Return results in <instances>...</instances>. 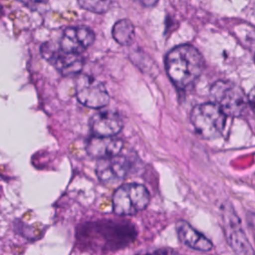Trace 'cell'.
I'll list each match as a JSON object with an SVG mask.
<instances>
[{"instance_id":"6","label":"cell","mask_w":255,"mask_h":255,"mask_svg":"<svg viewBox=\"0 0 255 255\" xmlns=\"http://www.w3.org/2000/svg\"><path fill=\"white\" fill-rule=\"evenodd\" d=\"M78 101L91 109H101L108 105L110 97L104 84L93 77L81 75L76 81Z\"/></svg>"},{"instance_id":"1","label":"cell","mask_w":255,"mask_h":255,"mask_svg":"<svg viewBox=\"0 0 255 255\" xmlns=\"http://www.w3.org/2000/svg\"><path fill=\"white\" fill-rule=\"evenodd\" d=\"M204 67L201 54L191 45H179L170 50L165 58V70L171 82L179 89L190 87Z\"/></svg>"},{"instance_id":"12","label":"cell","mask_w":255,"mask_h":255,"mask_svg":"<svg viewBox=\"0 0 255 255\" xmlns=\"http://www.w3.org/2000/svg\"><path fill=\"white\" fill-rule=\"evenodd\" d=\"M175 229L179 240L188 247L198 251H209L212 249V242L195 230L188 222L184 220L177 221Z\"/></svg>"},{"instance_id":"7","label":"cell","mask_w":255,"mask_h":255,"mask_svg":"<svg viewBox=\"0 0 255 255\" xmlns=\"http://www.w3.org/2000/svg\"><path fill=\"white\" fill-rule=\"evenodd\" d=\"M128 168V158L124 155L116 154L99 158L96 166V174L104 184L114 185L127 176Z\"/></svg>"},{"instance_id":"8","label":"cell","mask_w":255,"mask_h":255,"mask_svg":"<svg viewBox=\"0 0 255 255\" xmlns=\"http://www.w3.org/2000/svg\"><path fill=\"white\" fill-rule=\"evenodd\" d=\"M224 231L230 247L237 255H254L253 248L249 243L244 231L241 228L240 221L232 208L225 209Z\"/></svg>"},{"instance_id":"5","label":"cell","mask_w":255,"mask_h":255,"mask_svg":"<svg viewBox=\"0 0 255 255\" xmlns=\"http://www.w3.org/2000/svg\"><path fill=\"white\" fill-rule=\"evenodd\" d=\"M41 54L56 70L67 77L79 74L83 68L84 61L80 54L66 52L60 45L47 42L42 45Z\"/></svg>"},{"instance_id":"14","label":"cell","mask_w":255,"mask_h":255,"mask_svg":"<svg viewBox=\"0 0 255 255\" xmlns=\"http://www.w3.org/2000/svg\"><path fill=\"white\" fill-rule=\"evenodd\" d=\"M78 3L85 10L102 14L110 9L112 0H78Z\"/></svg>"},{"instance_id":"10","label":"cell","mask_w":255,"mask_h":255,"mask_svg":"<svg viewBox=\"0 0 255 255\" xmlns=\"http://www.w3.org/2000/svg\"><path fill=\"white\" fill-rule=\"evenodd\" d=\"M123 120L119 114L113 111H102L93 115L90 127L97 136H115L123 128Z\"/></svg>"},{"instance_id":"13","label":"cell","mask_w":255,"mask_h":255,"mask_svg":"<svg viewBox=\"0 0 255 255\" xmlns=\"http://www.w3.org/2000/svg\"><path fill=\"white\" fill-rule=\"evenodd\" d=\"M112 35L117 43L124 46L130 45L134 40V27L128 19L120 20L114 25Z\"/></svg>"},{"instance_id":"16","label":"cell","mask_w":255,"mask_h":255,"mask_svg":"<svg viewBox=\"0 0 255 255\" xmlns=\"http://www.w3.org/2000/svg\"><path fill=\"white\" fill-rule=\"evenodd\" d=\"M136 1L144 7H152L158 2V0H136Z\"/></svg>"},{"instance_id":"2","label":"cell","mask_w":255,"mask_h":255,"mask_svg":"<svg viewBox=\"0 0 255 255\" xmlns=\"http://www.w3.org/2000/svg\"><path fill=\"white\" fill-rule=\"evenodd\" d=\"M190 121L195 131L203 138L212 139L222 134L226 115L214 103L195 106L190 113Z\"/></svg>"},{"instance_id":"4","label":"cell","mask_w":255,"mask_h":255,"mask_svg":"<svg viewBox=\"0 0 255 255\" xmlns=\"http://www.w3.org/2000/svg\"><path fill=\"white\" fill-rule=\"evenodd\" d=\"M149 192L139 183L121 185L113 195L114 211L118 215H133L143 210L149 203Z\"/></svg>"},{"instance_id":"11","label":"cell","mask_w":255,"mask_h":255,"mask_svg":"<svg viewBox=\"0 0 255 255\" xmlns=\"http://www.w3.org/2000/svg\"><path fill=\"white\" fill-rule=\"evenodd\" d=\"M123 141L115 136H93L87 143V151L93 157L104 158L119 154Z\"/></svg>"},{"instance_id":"15","label":"cell","mask_w":255,"mask_h":255,"mask_svg":"<svg viewBox=\"0 0 255 255\" xmlns=\"http://www.w3.org/2000/svg\"><path fill=\"white\" fill-rule=\"evenodd\" d=\"M145 255H180L178 252H176L173 249L170 248H162V249H157L154 250L150 253H147Z\"/></svg>"},{"instance_id":"9","label":"cell","mask_w":255,"mask_h":255,"mask_svg":"<svg viewBox=\"0 0 255 255\" xmlns=\"http://www.w3.org/2000/svg\"><path fill=\"white\" fill-rule=\"evenodd\" d=\"M95 41L94 32L85 27H69L63 32L60 42L62 50L69 53L80 54Z\"/></svg>"},{"instance_id":"17","label":"cell","mask_w":255,"mask_h":255,"mask_svg":"<svg viewBox=\"0 0 255 255\" xmlns=\"http://www.w3.org/2000/svg\"><path fill=\"white\" fill-rule=\"evenodd\" d=\"M34 2H46L47 0H33Z\"/></svg>"},{"instance_id":"3","label":"cell","mask_w":255,"mask_h":255,"mask_svg":"<svg viewBox=\"0 0 255 255\" xmlns=\"http://www.w3.org/2000/svg\"><path fill=\"white\" fill-rule=\"evenodd\" d=\"M210 95L221 111L230 117H240L246 110L248 99L243 90L230 81L220 80L215 82Z\"/></svg>"}]
</instances>
